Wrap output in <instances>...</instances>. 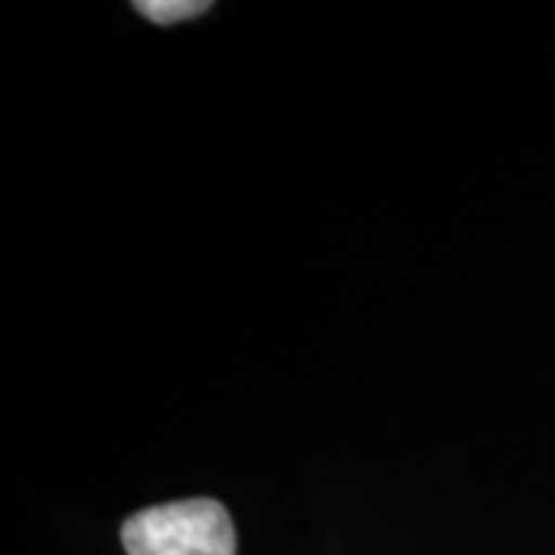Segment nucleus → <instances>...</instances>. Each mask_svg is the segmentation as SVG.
Instances as JSON below:
<instances>
[{"instance_id":"obj_1","label":"nucleus","mask_w":555,"mask_h":555,"mask_svg":"<svg viewBox=\"0 0 555 555\" xmlns=\"http://www.w3.org/2000/svg\"><path fill=\"white\" fill-rule=\"evenodd\" d=\"M127 555H235L232 516L217 500H179L142 509L124 521Z\"/></svg>"},{"instance_id":"obj_2","label":"nucleus","mask_w":555,"mask_h":555,"mask_svg":"<svg viewBox=\"0 0 555 555\" xmlns=\"http://www.w3.org/2000/svg\"><path fill=\"white\" fill-rule=\"evenodd\" d=\"M210 3L207 0H139L137 13H142L145 20L170 25V22L195 20L201 13H207Z\"/></svg>"}]
</instances>
